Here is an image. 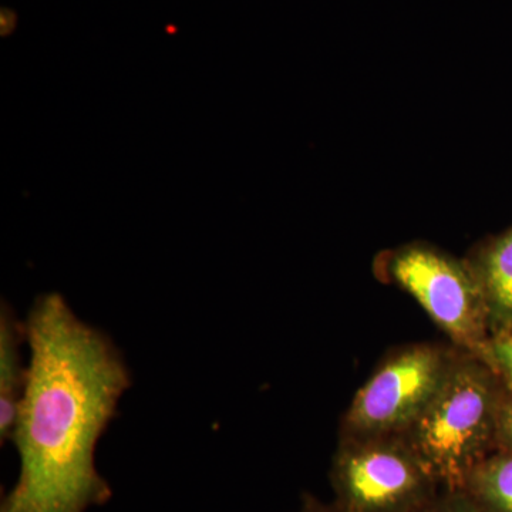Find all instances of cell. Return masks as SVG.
Returning a JSON list of instances; mask_svg holds the SVG:
<instances>
[{"label":"cell","instance_id":"5","mask_svg":"<svg viewBox=\"0 0 512 512\" xmlns=\"http://www.w3.org/2000/svg\"><path fill=\"white\" fill-rule=\"evenodd\" d=\"M460 349L413 343L384 357L357 390L340 437L402 436L439 392Z\"/></svg>","mask_w":512,"mask_h":512},{"label":"cell","instance_id":"10","mask_svg":"<svg viewBox=\"0 0 512 512\" xmlns=\"http://www.w3.org/2000/svg\"><path fill=\"white\" fill-rule=\"evenodd\" d=\"M416 512H483L464 491H443Z\"/></svg>","mask_w":512,"mask_h":512},{"label":"cell","instance_id":"12","mask_svg":"<svg viewBox=\"0 0 512 512\" xmlns=\"http://www.w3.org/2000/svg\"><path fill=\"white\" fill-rule=\"evenodd\" d=\"M298 512H338L332 505L323 504L315 495L305 493L302 495V504Z\"/></svg>","mask_w":512,"mask_h":512},{"label":"cell","instance_id":"6","mask_svg":"<svg viewBox=\"0 0 512 512\" xmlns=\"http://www.w3.org/2000/svg\"><path fill=\"white\" fill-rule=\"evenodd\" d=\"M483 291L491 335L512 333V227L467 256Z\"/></svg>","mask_w":512,"mask_h":512},{"label":"cell","instance_id":"11","mask_svg":"<svg viewBox=\"0 0 512 512\" xmlns=\"http://www.w3.org/2000/svg\"><path fill=\"white\" fill-rule=\"evenodd\" d=\"M495 451L512 453V393L505 392L500 414H498Z\"/></svg>","mask_w":512,"mask_h":512},{"label":"cell","instance_id":"4","mask_svg":"<svg viewBox=\"0 0 512 512\" xmlns=\"http://www.w3.org/2000/svg\"><path fill=\"white\" fill-rule=\"evenodd\" d=\"M330 484L338 512H416L440 490L403 436L339 437Z\"/></svg>","mask_w":512,"mask_h":512},{"label":"cell","instance_id":"1","mask_svg":"<svg viewBox=\"0 0 512 512\" xmlns=\"http://www.w3.org/2000/svg\"><path fill=\"white\" fill-rule=\"evenodd\" d=\"M25 323L28 383L9 440L20 471L0 512H86L107 504L113 490L97 470L96 448L133 386L123 353L60 293L37 296Z\"/></svg>","mask_w":512,"mask_h":512},{"label":"cell","instance_id":"8","mask_svg":"<svg viewBox=\"0 0 512 512\" xmlns=\"http://www.w3.org/2000/svg\"><path fill=\"white\" fill-rule=\"evenodd\" d=\"M463 491L483 512H512V453L490 454L474 468Z\"/></svg>","mask_w":512,"mask_h":512},{"label":"cell","instance_id":"2","mask_svg":"<svg viewBox=\"0 0 512 512\" xmlns=\"http://www.w3.org/2000/svg\"><path fill=\"white\" fill-rule=\"evenodd\" d=\"M505 389L480 357L460 350L423 413L402 434L443 491H463L474 468L495 451Z\"/></svg>","mask_w":512,"mask_h":512},{"label":"cell","instance_id":"9","mask_svg":"<svg viewBox=\"0 0 512 512\" xmlns=\"http://www.w3.org/2000/svg\"><path fill=\"white\" fill-rule=\"evenodd\" d=\"M478 357L490 366L505 392L512 393V333L491 335Z\"/></svg>","mask_w":512,"mask_h":512},{"label":"cell","instance_id":"3","mask_svg":"<svg viewBox=\"0 0 512 512\" xmlns=\"http://www.w3.org/2000/svg\"><path fill=\"white\" fill-rule=\"evenodd\" d=\"M376 276L396 285L419 303L454 348L480 356L490 338L487 308L476 271L467 258L410 242L375 259Z\"/></svg>","mask_w":512,"mask_h":512},{"label":"cell","instance_id":"7","mask_svg":"<svg viewBox=\"0 0 512 512\" xmlns=\"http://www.w3.org/2000/svg\"><path fill=\"white\" fill-rule=\"evenodd\" d=\"M28 345L25 320H20L12 306L2 301L0 308V441L12 436L26 383L28 369L23 360V346Z\"/></svg>","mask_w":512,"mask_h":512},{"label":"cell","instance_id":"13","mask_svg":"<svg viewBox=\"0 0 512 512\" xmlns=\"http://www.w3.org/2000/svg\"><path fill=\"white\" fill-rule=\"evenodd\" d=\"M16 22H18V16L9 9L2 10V35L8 36L16 28Z\"/></svg>","mask_w":512,"mask_h":512}]
</instances>
